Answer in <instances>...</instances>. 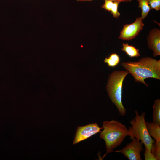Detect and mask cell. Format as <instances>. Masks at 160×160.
Wrapping results in <instances>:
<instances>
[{
  "instance_id": "1",
  "label": "cell",
  "mask_w": 160,
  "mask_h": 160,
  "mask_svg": "<svg viewBox=\"0 0 160 160\" xmlns=\"http://www.w3.org/2000/svg\"><path fill=\"white\" fill-rule=\"evenodd\" d=\"M122 66L133 77L136 82L141 83L147 87L145 79L153 78L160 80V60L149 57L140 58L137 61L123 62Z\"/></svg>"
},
{
  "instance_id": "2",
  "label": "cell",
  "mask_w": 160,
  "mask_h": 160,
  "mask_svg": "<svg viewBox=\"0 0 160 160\" xmlns=\"http://www.w3.org/2000/svg\"><path fill=\"white\" fill-rule=\"evenodd\" d=\"M103 126V130L100 133V137L105 142L106 153L103 158L121 145L128 136V129L125 125L115 120L104 121Z\"/></svg>"
},
{
  "instance_id": "3",
  "label": "cell",
  "mask_w": 160,
  "mask_h": 160,
  "mask_svg": "<svg viewBox=\"0 0 160 160\" xmlns=\"http://www.w3.org/2000/svg\"><path fill=\"white\" fill-rule=\"evenodd\" d=\"M129 74L126 70H116L108 76L106 86L108 95L116 108L119 114L124 116L126 110L122 102V86L124 81Z\"/></svg>"
},
{
  "instance_id": "4",
  "label": "cell",
  "mask_w": 160,
  "mask_h": 160,
  "mask_svg": "<svg viewBox=\"0 0 160 160\" xmlns=\"http://www.w3.org/2000/svg\"><path fill=\"white\" fill-rule=\"evenodd\" d=\"M135 116L129 122L132 126L128 129V136L130 138L135 137L141 141L145 148L151 151L153 143L155 141L149 135L147 128L145 119V112H143L139 115L137 110L135 111Z\"/></svg>"
},
{
  "instance_id": "5",
  "label": "cell",
  "mask_w": 160,
  "mask_h": 160,
  "mask_svg": "<svg viewBox=\"0 0 160 160\" xmlns=\"http://www.w3.org/2000/svg\"><path fill=\"white\" fill-rule=\"evenodd\" d=\"M132 139V140L126 145L115 152L124 155L129 160H141V153L144 150L143 144L136 138Z\"/></svg>"
},
{
  "instance_id": "6",
  "label": "cell",
  "mask_w": 160,
  "mask_h": 160,
  "mask_svg": "<svg viewBox=\"0 0 160 160\" xmlns=\"http://www.w3.org/2000/svg\"><path fill=\"white\" fill-rule=\"evenodd\" d=\"M144 25L142 18H137L132 23L124 25L118 38L124 40H131L138 35Z\"/></svg>"
},
{
  "instance_id": "7",
  "label": "cell",
  "mask_w": 160,
  "mask_h": 160,
  "mask_svg": "<svg viewBox=\"0 0 160 160\" xmlns=\"http://www.w3.org/2000/svg\"><path fill=\"white\" fill-rule=\"evenodd\" d=\"M103 127H100L96 123L77 127L73 144L75 145L100 132Z\"/></svg>"
},
{
  "instance_id": "8",
  "label": "cell",
  "mask_w": 160,
  "mask_h": 160,
  "mask_svg": "<svg viewBox=\"0 0 160 160\" xmlns=\"http://www.w3.org/2000/svg\"><path fill=\"white\" fill-rule=\"evenodd\" d=\"M149 48L153 51V56L160 55V30L154 28L151 31L147 37Z\"/></svg>"
},
{
  "instance_id": "9",
  "label": "cell",
  "mask_w": 160,
  "mask_h": 160,
  "mask_svg": "<svg viewBox=\"0 0 160 160\" xmlns=\"http://www.w3.org/2000/svg\"><path fill=\"white\" fill-rule=\"evenodd\" d=\"M121 2L118 1L105 0V3L101 7L108 11H110L113 17L118 18L120 15L118 11V7Z\"/></svg>"
},
{
  "instance_id": "10",
  "label": "cell",
  "mask_w": 160,
  "mask_h": 160,
  "mask_svg": "<svg viewBox=\"0 0 160 160\" xmlns=\"http://www.w3.org/2000/svg\"><path fill=\"white\" fill-rule=\"evenodd\" d=\"M148 132L156 142L160 141V125L154 122H146Z\"/></svg>"
},
{
  "instance_id": "11",
  "label": "cell",
  "mask_w": 160,
  "mask_h": 160,
  "mask_svg": "<svg viewBox=\"0 0 160 160\" xmlns=\"http://www.w3.org/2000/svg\"><path fill=\"white\" fill-rule=\"evenodd\" d=\"M122 47L121 49L125 52L126 54L131 58L138 57L140 56L139 49H137L133 46L129 45L127 43H123Z\"/></svg>"
},
{
  "instance_id": "12",
  "label": "cell",
  "mask_w": 160,
  "mask_h": 160,
  "mask_svg": "<svg viewBox=\"0 0 160 160\" xmlns=\"http://www.w3.org/2000/svg\"><path fill=\"white\" fill-rule=\"evenodd\" d=\"M153 122L160 125V100H155L153 106Z\"/></svg>"
},
{
  "instance_id": "13",
  "label": "cell",
  "mask_w": 160,
  "mask_h": 160,
  "mask_svg": "<svg viewBox=\"0 0 160 160\" xmlns=\"http://www.w3.org/2000/svg\"><path fill=\"white\" fill-rule=\"evenodd\" d=\"M120 59L119 56L116 53L111 54L108 57L105 58L104 62L109 67H114L119 63Z\"/></svg>"
},
{
  "instance_id": "14",
  "label": "cell",
  "mask_w": 160,
  "mask_h": 160,
  "mask_svg": "<svg viewBox=\"0 0 160 160\" xmlns=\"http://www.w3.org/2000/svg\"><path fill=\"white\" fill-rule=\"evenodd\" d=\"M139 2L138 7L141 9V17L143 19L146 17L150 10L148 0H137Z\"/></svg>"
},
{
  "instance_id": "15",
  "label": "cell",
  "mask_w": 160,
  "mask_h": 160,
  "mask_svg": "<svg viewBox=\"0 0 160 160\" xmlns=\"http://www.w3.org/2000/svg\"><path fill=\"white\" fill-rule=\"evenodd\" d=\"M151 152L155 156L156 160H160V141H155L153 143Z\"/></svg>"
},
{
  "instance_id": "16",
  "label": "cell",
  "mask_w": 160,
  "mask_h": 160,
  "mask_svg": "<svg viewBox=\"0 0 160 160\" xmlns=\"http://www.w3.org/2000/svg\"><path fill=\"white\" fill-rule=\"evenodd\" d=\"M151 9H154L156 11L160 10V0H148Z\"/></svg>"
},
{
  "instance_id": "17",
  "label": "cell",
  "mask_w": 160,
  "mask_h": 160,
  "mask_svg": "<svg viewBox=\"0 0 160 160\" xmlns=\"http://www.w3.org/2000/svg\"><path fill=\"white\" fill-rule=\"evenodd\" d=\"M144 153V159L145 160H156L153 154L147 148H145Z\"/></svg>"
},
{
  "instance_id": "18",
  "label": "cell",
  "mask_w": 160,
  "mask_h": 160,
  "mask_svg": "<svg viewBox=\"0 0 160 160\" xmlns=\"http://www.w3.org/2000/svg\"><path fill=\"white\" fill-rule=\"evenodd\" d=\"M94 0H77L78 1H91ZM113 1H118L120 2H131L132 0H109Z\"/></svg>"
}]
</instances>
